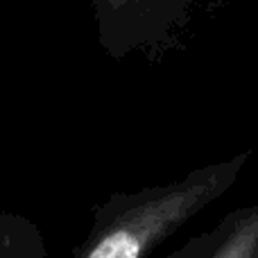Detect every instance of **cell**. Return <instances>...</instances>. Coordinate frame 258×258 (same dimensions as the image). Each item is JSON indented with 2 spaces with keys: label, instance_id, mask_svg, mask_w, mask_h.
Returning a JSON list of instances; mask_svg holds the SVG:
<instances>
[{
  "label": "cell",
  "instance_id": "6da1fadb",
  "mask_svg": "<svg viewBox=\"0 0 258 258\" xmlns=\"http://www.w3.org/2000/svg\"><path fill=\"white\" fill-rule=\"evenodd\" d=\"M227 170L190 174L172 186L118 195L95 211V227L75 258H143L218 192Z\"/></svg>",
  "mask_w": 258,
  "mask_h": 258
},
{
  "label": "cell",
  "instance_id": "7a4b0ae2",
  "mask_svg": "<svg viewBox=\"0 0 258 258\" xmlns=\"http://www.w3.org/2000/svg\"><path fill=\"white\" fill-rule=\"evenodd\" d=\"M195 0H91L100 39L111 52L161 41Z\"/></svg>",
  "mask_w": 258,
  "mask_h": 258
},
{
  "label": "cell",
  "instance_id": "3957f363",
  "mask_svg": "<svg viewBox=\"0 0 258 258\" xmlns=\"http://www.w3.org/2000/svg\"><path fill=\"white\" fill-rule=\"evenodd\" d=\"M12 227H7L3 231V236H0V258H12L9 256V249H12V245H9V238H7V231Z\"/></svg>",
  "mask_w": 258,
  "mask_h": 258
}]
</instances>
